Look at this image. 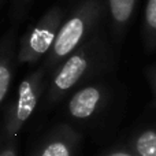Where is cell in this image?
Wrapping results in <instances>:
<instances>
[{
	"mask_svg": "<svg viewBox=\"0 0 156 156\" xmlns=\"http://www.w3.org/2000/svg\"><path fill=\"white\" fill-rule=\"evenodd\" d=\"M48 85V73L44 66L30 71L18 85L16 94L4 110L0 134L7 138H15L33 115L41 97L45 94Z\"/></svg>",
	"mask_w": 156,
	"mask_h": 156,
	"instance_id": "obj_3",
	"label": "cell"
},
{
	"mask_svg": "<svg viewBox=\"0 0 156 156\" xmlns=\"http://www.w3.org/2000/svg\"><path fill=\"white\" fill-rule=\"evenodd\" d=\"M107 19L105 0H80L67 11L51 51L44 58L43 66L48 78L81 45L101 30Z\"/></svg>",
	"mask_w": 156,
	"mask_h": 156,
	"instance_id": "obj_2",
	"label": "cell"
},
{
	"mask_svg": "<svg viewBox=\"0 0 156 156\" xmlns=\"http://www.w3.org/2000/svg\"><path fill=\"white\" fill-rule=\"evenodd\" d=\"M66 15L65 7L54 5L27 27L18 43V65L33 66L48 55Z\"/></svg>",
	"mask_w": 156,
	"mask_h": 156,
	"instance_id": "obj_4",
	"label": "cell"
},
{
	"mask_svg": "<svg viewBox=\"0 0 156 156\" xmlns=\"http://www.w3.org/2000/svg\"><path fill=\"white\" fill-rule=\"evenodd\" d=\"M34 0H11V14L15 21H22L27 15Z\"/></svg>",
	"mask_w": 156,
	"mask_h": 156,
	"instance_id": "obj_11",
	"label": "cell"
},
{
	"mask_svg": "<svg viewBox=\"0 0 156 156\" xmlns=\"http://www.w3.org/2000/svg\"><path fill=\"white\" fill-rule=\"evenodd\" d=\"M82 136L70 123H58L43 137L30 156H77Z\"/></svg>",
	"mask_w": 156,
	"mask_h": 156,
	"instance_id": "obj_6",
	"label": "cell"
},
{
	"mask_svg": "<svg viewBox=\"0 0 156 156\" xmlns=\"http://www.w3.org/2000/svg\"><path fill=\"white\" fill-rule=\"evenodd\" d=\"M111 94V83L104 77L85 83L69 96L67 115L77 122L93 121L107 108Z\"/></svg>",
	"mask_w": 156,
	"mask_h": 156,
	"instance_id": "obj_5",
	"label": "cell"
},
{
	"mask_svg": "<svg viewBox=\"0 0 156 156\" xmlns=\"http://www.w3.org/2000/svg\"><path fill=\"white\" fill-rule=\"evenodd\" d=\"M18 43L15 29L7 30L0 37V108L8 96L18 65Z\"/></svg>",
	"mask_w": 156,
	"mask_h": 156,
	"instance_id": "obj_8",
	"label": "cell"
},
{
	"mask_svg": "<svg viewBox=\"0 0 156 156\" xmlns=\"http://www.w3.org/2000/svg\"><path fill=\"white\" fill-rule=\"evenodd\" d=\"M99 156H138L134 151L130 152V151H125V149H115V151H110V152H105L103 155Z\"/></svg>",
	"mask_w": 156,
	"mask_h": 156,
	"instance_id": "obj_14",
	"label": "cell"
},
{
	"mask_svg": "<svg viewBox=\"0 0 156 156\" xmlns=\"http://www.w3.org/2000/svg\"><path fill=\"white\" fill-rule=\"evenodd\" d=\"M143 44L148 54L156 51V0H147L143 16Z\"/></svg>",
	"mask_w": 156,
	"mask_h": 156,
	"instance_id": "obj_9",
	"label": "cell"
},
{
	"mask_svg": "<svg viewBox=\"0 0 156 156\" xmlns=\"http://www.w3.org/2000/svg\"><path fill=\"white\" fill-rule=\"evenodd\" d=\"M0 3H2V0H0Z\"/></svg>",
	"mask_w": 156,
	"mask_h": 156,
	"instance_id": "obj_15",
	"label": "cell"
},
{
	"mask_svg": "<svg viewBox=\"0 0 156 156\" xmlns=\"http://www.w3.org/2000/svg\"><path fill=\"white\" fill-rule=\"evenodd\" d=\"M0 156H18V137L7 138L0 134Z\"/></svg>",
	"mask_w": 156,
	"mask_h": 156,
	"instance_id": "obj_12",
	"label": "cell"
},
{
	"mask_svg": "<svg viewBox=\"0 0 156 156\" xmlns=\"http://www.w3.org/2000/svg\"><path fill=\"white\" fill-rule=\"evenodd\" d=\"M140 0H105L110 37L119 52Z\"/></svg>",
	"mask_w": 156,
	"mask_h": 156,
	"instance_id": "obj_7",
	"label": "cell"
},
{
	"mask_svg": "<svg viewBox=\"0 0 156 156\" xmlns=\"http://www.w3.org/2000/svg\"><path fill=\"white\" fill-rule=\"evenodd\" d=\"M116 56L112 41L104 30H99L49 76L44 94L45 104L52 107L82 85L110 74L115 67Z\"/></svg>",
	"mask_w": 156,
	"mask_h": 156,
	"instance_id": "obj_1",
	"label": "cell"
},
{
	"mask_svg": "<svg viewBox=\"0 0 156 156\" xmlns=\"http://www.w3.org/2000/svg\"><path fill=\"white\" fill-rule=\"evenodd\" d=\"M133 151L138 156H156V130L141 132L133 143Z\"/></svg>",
	"mask_w": 156,
	"mask_h": 156,
	"instance_id": "obj_10",
	"label": "cell"
},
{
	"mask_svg": "<svg viewBox=\"0 0 156 156\" xmlns=\"http://www.w3.org/2000/svg\"><path fill=\"white\" fill-rule=\"evenodd\" d=\"M145 74H147V78H148L149 83H151V86H152V90H154V93L156 96V65L149 66L145 70Z\"/></svg>",
	"mask_w": 156,
	"mask_h": 156,
	"instance_id": "obj_13",
	"label": "cell"
}]
</instances>
